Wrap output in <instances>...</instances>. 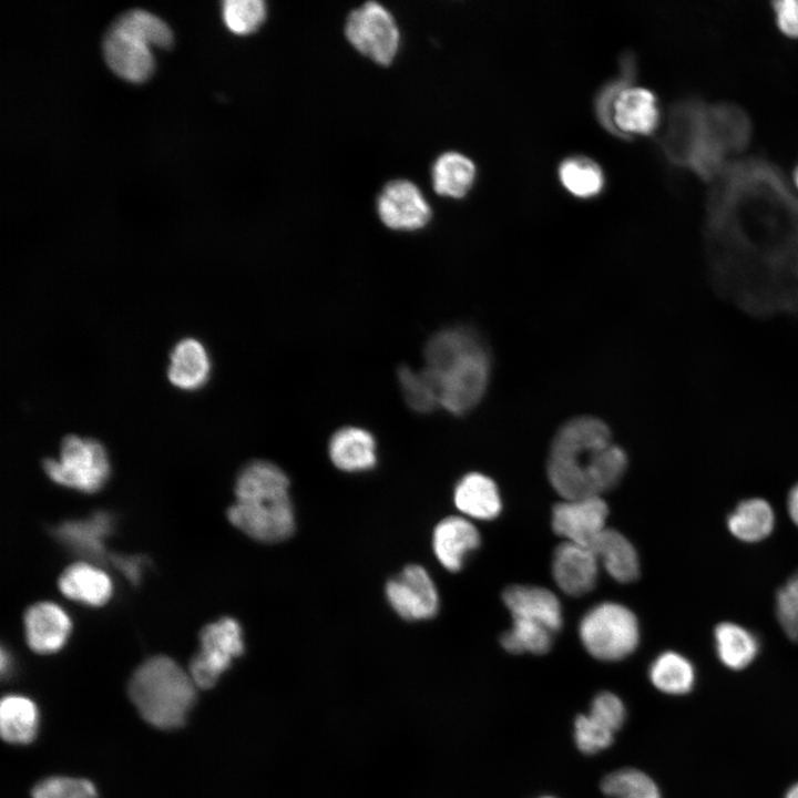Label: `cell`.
I'll list each match as a JSON object with an SVG mask.
<instances>
[{"label":"cell","instance_id":"1","mask_svg":"<svg viewBox=\"0 0 798 798\" xmlns=\"http://www.w3.org/2000/svg\"><path fill=\"white\" fill-rule=\"evenodd\" d=\"M626 468V454L612 443L607 426L594 417H577L553 438L546 470L553 489L569 500L601 497L620 483Z\"/></svg>","mask_w":798,"mask_h":798},{"label":"cell","instance_id":"2","mask_svg":"<svg viewBox=\"0 0 798 798\" xmlns=\"http://www.w3.org/2000/svg\"><path fill=\"white\" fill-rule=\"evenodd\" d=\"M229 522L255 541L277 543L295 531L289 479L275 463H247L235 482V501L227 510Z\"/></svg>","mask_w":798,"mask_h":798},{"label":"cell","instance_id":"3","mask_svg":"<svg viewBox=\"0 0 798 798\" xmlns=\"http://www.w3.org/2000/svg\"><path fill=\"white\" fill-rule=\"evenodd\" d=\"M196 687L190 673L174 659L157 655L135 669L129 695L144 720L170 730L185 725L196 702Z\"/></svg>","mask_w":798,"mask_h":798},{"label":"cell","instance_id":"4","mask_svg":"<svg viewBox=\"0 0 798 798\" xmlns=\"http://www.w3.org/2000/svg\"><path fill=\"white\" fill-rule=\"evenodd\" d=\"M633 61L626 60L624 72L597 95L595 109L601 124L611 133L628 139L651 134L658 124L655 95L647 89L632 84Z\"/></svg>","mask_w":798,"mask_h":798},{"label":"cell","instance_id":"5","mask_svg":"<svg viewBox=\"0 0 798 798\" xmlns=\"http://www.w3.org/2000/svg\"><path fill=\"white\" fill-rule=\"evenodd\" d=\"M579 634L585 649L601 661H620L638 645L640 627L634 613L626 606L604 602L582 617Z\"/></svg>","mask_w":798,"mask_h":798},{"label":"cell","instance_id":"6","mask_svg":"<svg viewBox=\"0 0 798 798\" xmlns=\"http://www.w3.org/2000/svg\"><path fill=\"white\" fill-rule=\"evenodd\" d=\"M43 469L55 483L85 493L101 489L110 474L104 447L96 440L75 434L63 438L60 458L43 460Z\"/></svg>","mask_w":798,"mask_h":798},{"label":"cell","instance_id":"7","mask_svg":"<svg viewBox=\"0 0 798 798\" xmlns=\"http://www.w3.org/2000/svg\"><path fill=\"white\" fill-rule=\"evenodd\" d=\"M200 644L190 663V675L200 688L213 687L245 649L243 630L232 617L207 624L201 631Z\"/></svg>","mask_w":798,"mask_h":798},{"label":"cell","instance_id":"8","mask_svg":"<svg viewBox=\"0 0 798 798\" xmlns=\"http://www.w3.org/2000/svg\"><path fill=\"white\" fill-rule=\"evenodd\" d=\"M345 34L359 53L379 65H389L399 50L400 32L395 18L375 1H368L349 13Z\"/></svg>","mask_w":798,"mask_h":798},{"label":"cell","instance_id":"9","mask_svg":"<svg viewBox=\"0 0 798 798\" xmlns=\"http://www.w3.org/2000/svg\"><path fill=\"white\" fill-rule=\"evenodd\" d=\"M432 374L439 381L441 407L453 415H463L478 405L487 390L489 357L481 345Z\"/></svg>","mask_w":798,"mask_h":798},{"label":"cell","instance_id":"10","mask_svg":"<svg viewBox=\"0 0 798 798\" xmlns=\"http://www.w3.org/2000/svg\"><path fill=\"white\" fill-rule=\"evenodd\" d=\"M385 595L390 607L406 621L430 620L439 610L436 584L428 571L418 564H408L389 579Z\"/></svg>","mask_w":798,"mask_h":798},{"label":"cell","instance_id":"11","mask_svg":"<svg viewBox=\"0 0 798 798\" xmlns=\"http://www.w3.org/2000/svg\"><path fill=\"white\" fill-rule=\"evenodd\" d=\"M606 502L600 497L569 499L552 510V529L565 541L592 549L606 529Z\"/></svg>","mask_w":798,"mask_h":798},{"label":"cell","instance_id":"12","mask_svg":"<svg viewBox=\"0 0 798 798\" xmlns=\"http://www.w3.org/2000/svg\"><path fill=\"white\" fill-rule=\"evenodd\" d=\"M377 213L395 231L421 229L432 214L419 187L408 180H393L385 185L377 200Z\"/></svg>","mask_w":798,"mask_h":798},{"label":"cell","instance_id":"13","mask_svg":"<svg viewBox=\"0 0 798 798\" xmlns=\"http://www.w3.org/2000/svg\"><path fill=\"white\" fill-rule=\"evenodd\" d=\"M598 560L592 549L565 541L556 546L552 557V575L567 595L581 596L596 584Z\"/></svg>","mask_w":798,"mask_h":798},{"label":"cell","instance_id":"14","mask_svg":"<svg viewBox=\"0 0 798 798\" xmlns=\"http://www.w3.org/2000/svg\"><path fill=\"white\" fill-rule=\"evenodd\" d=\"M103 54L109 68L130 82H143L154 71L155 63L150 47L112 27L103 40Z\"/></svg>","mask_w":798,"mask_h":798},{"label":"cell","instance_id":"15","mask_svg":"<svg viewBox=\"0 0 798 798\" xmlns=\"http://www.w3.org/2000/svg\"><path fill=\"white\" fill-rule=\"evenodd\" d=\"M502 600L512 618L534 622L557 633L562 627V610L557 597L548 589L532 585H510Z\"/></svg>","mask_w":798,"mask_h":798},{"label":"cell","instance_id":"16","mask_svg":"<svg viewBox=\"0 0 798 798\" xmlns=\"http://www.w3.org/2000/svg\"><path fill=\"white\" fill-rule=\"evenodd\" d=\"M24 630L28 645L32 651L51 654L59 651L66 642L71 621L59 605L40 602L25 611Z\"/></svg>","mask_w":798,"mask_h":798},{"label":"cell","instance_id":"17","mask_svg":"<svg viewBox=\"0 0 798 798\" xmlns=\"http://www.w3.org/2000/svg\"><path fill=\"white\" fill-rule=\"evenodd\" d=\"M480 545V533L466 518L442 519L432 533V549L440 564L450 572L462 569L467 556Z\"/></svg>","mask_w":798,"mask_h":798},{"label":"cell","instance_id":"18","mask_svg":"<svg viewBox=\"0 0 798 798\" xmlns=\"http://www.w3.org/2000/svg\"><path fill=\"white\" fill-rule=\"evenodd\" d=\"M332 464L345 472H362L377 463L374 436L360 427H344L337 430L328 443Z\"/></svg>","mask_w":798,"mask_h":798},{"label":"cell","instance_id":"19","mask_svg":"<svg viewBox=\"0 0 798 798\" xmlns=\"http://www.w3.org/2000/svg\"><path fill=\"white\" fill-rule=\"evenodd\" d=\"M112 525L110 514L96 512L84 520L63 522L53 532L74 553L101 561L105 556L104 540L111 533Z\"/></svg>","mask_w":798,"mask_h":798},{"label":"cell","instance_id":"20","mask_svg":"<svg viewBox=\"0 0 798 798\" xmlns=\"http://www.w3.org/2000/svg\"><path fill=\"white\" fill-rule=\"evenodd\" d=\"M211 374L209 356L197 339L180 340L170 355L167 377L182 390H197L208 380Z\"/></svg>","mask_w":798,"mask_h":798},{"label":"cell","instance_id":"21","mask_svg":"<svg viewBox=\"0 0 798 798\" xmlns=\"http://www.w3.org/2000/svg\"><path fill=\"white\" fill-rule=\"evenodd\" d=\"M453 501L460 512L478 520L494 519L502 508L497 484L479 472H470L459 480Z\"/></svg>","mask_w":798,"mask_h":798},{"label":"cell","instance_id":"22","mask_svg":"<svg viewBox=\"0 0 798 798\" xmlns=\"http://www.w3.org/2000/svg\"><path fill=\"white\" fill-rule=\"evenodd\" d=\"M60 591L75 602L100 606L112 595V583L108 574L85 562L68 566L59 577Z\"/></svg>","mask_w":798,"mask_h":798},{"label":"cell","instance_id":"23","mask_svg":"<svg viewBox=\"0 0 798 798\" xmlns=\"http://www.w3.org/2000/svg\"><path fill=\"white\" fill-rule=\"evenodd\" d=\"M592 551L606 572L617 582L630 583L640 575V562L632 543L618 531L606 528Z\"/></svg>","mask_w":798,"mask_h":798},{"label":"cell","instance_id":"24","mask_svg":"<svg viewBox=\"0 0 798 798\" xmlns=\"http://www.w3.org/2000/svg\"><path fill=\"white\" fill-rule=\"evenodd\" d=\"M39 728L35 703L22 695H7L0 704V730L2 738L14 745L34 740Z\"/></svg>","mask_w":798,"mask_h":798},{"label":"cell","instance_id":"25","mask_svg":"<svg viewBox=\"0 0 798 798\" xmlns=\"http://www.w3.org/2000/svg\"><path fill=\"white\" fill-rule=\"evenodd\" d=\"M714 641L719 661L733 671L750 665L759 649L758 640L751 632L730 622H723L715 627Z\"/></svg>","mask_w":798,"mask_h":798},{"label":"cell","instance_id":"26","mask_svg":"<svg viewBox=\"0 0 798 798\" xmlns=\"http://www.w3.org/2000/svg\"><path fill=\"white\" fill-rule=\"evenodd\" d=\"M432 186L440 196L461 198L470 191L475 178V165L458 152L441 154L432 166Z\"/></svg>","mask_w":798,"mask_h":798},{"label":"cell","instance_id":"27","mask_svg":"<svg viewBox=\"0 0 798 798\" xmlns=\"http://www.w3.org/2000/svg\"><path fill=\"white\" fill-rule=\"evenodd\" d=\"M774 524L775 514L773 508L760 498L744 500L727 519L730 533L745 542L764 540L771 533Z\"/></svg>","mask_w":798,"mask_h":798},{"label":"cell","instance_id":"28","mask_svg":"<svg viewBox=\"0 0 798 798\" xmlns=\"http://www.w3.org/2000/svg\"><path fill=\"white\" fill-rule=\"evenodd\" d=\"M649 679L662 693L684 695L695 684L696 673L688 658L679 653L667 651L658 655L649 667Z\"/></svg>","mask_w":798,"mask_h":798},{"label":"cell","instance_id":"29","mask_svg":"<svg viewBox=\"0 0 798 798\" xmlns=\"http://www.w3.org/2000/svg\"><path fill=\"white\" fill-rule=\"evenodd\" d=\"M481 345L479 338L469 329L449 328L441 330L426 346V368L439 372L464 352Z\"/></svg>","mask_w":798,"mask_h":798},{"label":"cell","instance_id":"30","mask_svg":"<svg viewBox=\"0 0 798 798\" xmlns=\"http://www.w3.org/2000/svg\"><path fill=\"white\" fill-rule=\"evenodd\" d=\"M111 27L149 47L168 49L173 44L170 27L156 16L142 9H132L122 13Z\"/></svg>","mask_w":798,"mask_h":798},{"label":"cell","instance_id":"31","mask_svg":"<svg viewBox=\"0 0 798 798\" xmlns=\"http://www.w3.org/2000/svg\"><path fill=\"white\" fill-rule=\"evenodd\" d=\"M559 177L564 188L580 198L593 197L604 186V175L600 165L585 156L564 160L559 167Z\"/></svg>","mask_w":798,"mask_h":798},{"label":"cell","instance_id":"32","mask_svg":"<svg viewBox=\"0 0 798 798\" xmlns=\"http://www.w3.org/2000/svg\"><path fill=\"white\" fill-rule=\"evenodd\" d=\"M398 377L410 408L418 412H429L441 407L439 381L427 368L413 370L405 366L399 369Z\"/></svg>","mask_w":798,"mask_h":798},{"label":"cell","instance_id":"33","mask_svg":"<svg viewBox=\"0 0 798 798\" xmlns=\"http://www.w3.org/2000/svg\"><path fill=\"white\" fill-rule=\"evenodd\" d=\"M553 633L544 625L512 618V626L500 637L502 647L512 654H545L553 643Z\"/></svg>","mask_w":798,"mask_h":798},{"label":"cell","instance_id":"34","mask_svg":"<svg viewBox=\"0 0 798 798\" xmlns=\"http://www.w3.org/2000/svg\"><path fill=\"white\" fill-rule=\"evenodd\" d=\"M601 789L611 798H662L655 781L645 773L633 768L608 774L602 780Z\"/></svg>","mask_w":798,"mask_h":798},{"label":"cell","instance_id":"35","mask_svg":"<svg viewBox=\"0 0 798 798\" xmlns=\"http://www.w3.org/2000/svg\"><path fill=\"white\" fill-rule=\"evenodd\" d=\"M223 20L235 34H250L265 22L267 6L263 0H226L222 8Z\"/></svg>","mask_w":798,"mask_h":798},{"label":"cell","instance_id":"36","mask_svg":"<svg viewBox=\"0 0 798 798\" xmlns=\"http://www.w3.org/2000/svg\"><path fill=\"white\" fill-rule=\"evenodd\" d=\"M31 798H98V791L88 779L52 776L33 787Z\"/></svg>","mask_w":798,"mask_h":798},{"label":"cell","instance_id":"37","mask_svg":"<svg viewBox=\"0 0 798 798\" xmlns=\"http://www.w3.org/2000/svg\"><path fill=\"white\" fill-rule=\"evenodd\" d=\"M614 733L590 715H580L574 723V737L579 749L595 754L613 743Z\"/></svg>","mask_w":798,"mask_h":798},{"label":"cell","instance_id":"38","mask_svg":"<svg viewBox=\"0 0 798 798\" xmlns=\"http://www.w3.org/2000/svg\"><path fill=\"white\" fill-rule=\"evenodd\" d=\"M589 715L615 733L622 727L626 712L623 702L616 695L603 692L592 700Z\"/></svg>","mask_w":798,"mask_h":798},{"label":"cell","instance_id":"39","mask_svg":"<svg viewBox=\"0 0 798 798\" xmlns=\"http://www.w3.org/2000/svg\"><path fill=\"white\" fill-rule=\"evenodd\" d=\"M775 610L786 635L798 642V593L786 584L781 586L776 594Z\"/></svg>","mask_w":798,"mask_h":798},{"label":"cell","instance_id":"40","mask_svg":"<svg viewBox=\"0 0 798 798\" xmlns=\"http://www.w3.org/2000/svg\"><path fill=\"white\" fill-rule=\"evenodd\" d=\"M777 22L784 33L798 37V0H781L774 3Z\"/></svg>","mask_w":798,"mask_h":798},{"label":"cell","instance_id":"41","mask_svg":"<svg viewBox=\"0 0 798 798\" xmlns=\"http://www.w3.org/2000/svg\"><path fill=\"white\" fill-rule=\"evenodd\" d=\"M110 560L124 574V576H126V579L131 583H139L145 559H143L142 556L133 555H112Z\"/></svg>","mask_w":798,"mask_h":798},{"label":"cell","instance_id":"42","mask_svg":"<svg viewBox=\"0 0 798 798\" xmlns=\"http://www.w3.org/2000/svg\"><path fill=\"white\" fill-rule=\"evenodd\" d=\"M788 512L794 523L798 526V483L795 484L789 492Z\"/></svg>","mask_w":798,"mask_h":798},{"label":"cell","instance_id":"43","mask_svg":"<svg viewBox=\"0 0 798 798\" xmlns=\"http://www.w3.org/2000/svg\"><path fill=\"white\" fill-rule=\"evenodd\" d=\"M11 657L10 655L2 648L1 652V673L2 676L7 675L11 671Z\"/></svg>","mask_w":798,"mask_h":798},{"label":"cell","instance_id":"44","mask_svg":"<svg viewBox=\"0 0 798 798\" xmlns=\"http://www.w3.org/2000/svg\"><path fill=\"white\" fill-rule=\"evenodd\" d=\"M786 585L798 593V571L788 579Z\"/></svg>","mask_w":798,"mask_h":798},{"label":"cell","instance_id":"45","mask_svg":"<svg viewBox=\"0 0 798 798\" xmlns=\"http://www.w3.org/2000/svg\"><path fill=\"white\" fill-rule=\"evenodd\" d=\"M784 798H798V782L792 785L787 792L785 794Z\"/></svg>","mask_w":798,"mask_h":798},{"label":"cell","instance_id":"46","mask_svg":"<svg viewBox=\"0 0 798 798\" xmlns=\"http://www.w3.org/2000/svg\"><path fill=\"white\" fill-rule=\"evenodd\" d=\"M795 181H796L797 186H798V168H797L796 174H795Z\"/></svg>","mask_w":798,"mask_h":798},{"label":"cell","instance_id":"47","mask_svg":"<svg viewBox=\"0 0 798 798\" xmlns=\"http://www.w3.org/2000/svg\"><path fill=\"white\" fill-rule=\"evenodd\" d=\"M544 798H552V797H544Z\"/></svg>","mask_w":798,"mask_h":798}]
</instances>
